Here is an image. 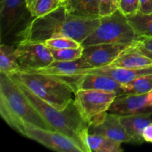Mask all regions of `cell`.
I'll return each instance as SVG.
<instances>
[{
  "mask_svg": "<svg viewBox=\"0 0 152 152\" xmlns=\"http://www.w3.org/2000/svg\"><path fill=\"white\" fill-rule=\"evenodd\" d=\"M100 16H79L68 13L64 4L51 13L34 18L19 32L21 42H44L50 38L67 37L83 42L99 26Z\"/></svg>",
  "mask_w": 152,
  "mask_h": 152,
  "instance_id": "cell-1",
  "label": "cell"
},
{
  "mask_svg": "<svg viewBox=\"0 0 152 152\" xmlns=\"http://www.w3.org/2000/svg\"><path fill=\"white\" fill-rule=\"evenodd\" d=\"M0 114L11 129L24 136L25 126L31 124L54 130L28 101L16 82L0 73Z\"/></svg>",
  "mask_w": 152,
  "mask_h": 152,
  "instance_id": "cell-2",
  "label": "cell"
},
{
  "mask_svg": "<svg viewBox=\"0 0 152 152\" xmlns=\"http://www.w3.org/2000/svg\"><path fill=\"white\" fill-rule=\"evenodd\" d=\"M14 81L31 105L55 131L74 139L85 149L83 138L88 131V124L82 118L74 101L65 109L61 111L37 96L23 84Z\"/></svg>",
  "mask_w": 152,
  "mask_h": 152,
  "instance_id": "cell-3",
  "label": "cell"
},
{
  "mask_svg": "<svg viewBox=\"0 0 152 152\" xmlns=\"http://www.w3.org/2000/svg\"><path fill=\"white\" fill-rule=\"evenodd\" d=\"M22 83L37 96L59 110H64L74 101V86L69 81L56 76L34 71H19L9 75Z\"/></svg>",
  "mask_w": 152,
  "mask_h": 152,
  "instance_id": "cell-4",
  "label": "cell"
},
{
  "mask_svg": "<svg viewBox=\"0 0 152 152\" xmlns=\"http://www.w3.org/2000/svg\"><path fill=\"white\" fill-rule=\"evenodd\" d=\"M129 20L120 10L101 17L99 26L83 42V48L97 44L132 45L137 39Z\"/></svg>",
  "mask_w": 152,
  "mask_h": 152,
  "instance_id": "cell-5",
  "label": "cell"
},
{
  "mask_svg": "<svg viewBox=\"0 0 152 152\" xmlns=\"http://www.w3.org/2000/svg\"><path fill=\"white\" fill-rule=\"evenodd\" d=\"M117 95L114 92L78 89L74 92V102L82 118L90 125L108 112Z\"/></svg>",
  "mask_w": 152,
  "mask_h": 152,
  "instance_id": "cell-6",
  "label": "cell"
},
{
  "mask_svg": "<svg viewBox=\"0 0 152 152\" xmlns=\"http://www.w3.org/2000/svg\"><path fill=\"white\" fill-rule=\"evenodd\" d=\"M24 137L33 140L49 149L59 152H86L77 141L61 132L27 124Z\"/></svg>",
  "mask_w": 152,
  "mask_h": 152,
  "instance_id": "cell-7",
  "label": "cell"
},
{
  "mask_svg": "<svg viewBox=\"0 0 152 152\" xmlns=\"http://www.w3.org/2000/svg\"><path fill=\"white\" fill-rule=\"evenodd\" d=\"M16 52L19 71H37L46 68L54 61L50 48L44 42L19 41Z\"/></svg>",
  "mask_w": 152,
  "mask_h": 152,
  "instance_id": "cell-8",
  "label": "cell"
},
{
  "mask_svg": "<svg viewBox=\"0 0 152 152\" xmlns=\"http://www.w3.org/2000/svg\"><path fill=\"white\" fill-rule=\"evenodd\" d=\"M108 112L119 116L152 112V92L145 94L124 93L117 95Z\"/></svg>",
  "mask_w": 152,
  "mask_h": 152,
  "instance_id": "cell-9",
  "label": "cell"
},
{
  "mask_svg": "<svg viewBox=\"0 0 152 152\" xmlns=\"http://www.w3.org/2000/svg\"><path fill=\"white\" fill-rule=\"evenodd\" d=\"M130 45L107 43L92 45L83 48L82 57L92 68L107 66L112 63Z\"/></svg>",
  "mask_w": 152,
  "mask_h": 152,
  "instance_id": "cell-10",
  "label": "cell"
},
{
  "mask_svg": "<svg viewBox=\"0 0 152 152\" xmlns=\"http://www.w3.org/2000/svg\"><path fill=\"white\" fill-rule=\"evenodd\" d=\"M119 117L108 111L88 125V133L104 136L121 143H132V138L122 126Z\"/></svg>",
  "mask_w": 152,
  "mask_h": 152,
  "instance_id": "cell-11",
  "label": "cell"
},
{
  "mask_svg": "<svg viewBox=\"0 0 152 152\" xmlns=\"http://www.w3.org/2000/svg\"><path fill=\"white\" fill-rule=\"evenodd\" d=\"M27 9L25 0H3L0 2V25L1 37L8 35L24 19Z\"/></svg>",
  "mask_w": 152,
  "mask_h": 152,
  "instance_id": "cell-12",
  "label": "cell"
},
{
  "mask_svg": "<svg viewBox=\"0 0 152 152\" xmlns=\"http://www.w3.org/2000/svg\"><path fill=\"white\" fill-rule=\"evenodd\" d=\"M74 90L92 89L103 91L114 92L118 94L126 93L123 85L108 76L99 74H86L74 77L71 80Z\"/></svg>",
  "mask_w": 152,
  "mask_h": 152,
  "instance_id": "cell-13",
  "label": "cell"
},
{
  "mask_svg": "<svg viewBox=\"0 0 152 152\" xmlns=\"http://www.w3.org/2000/svg\"><path fill=\"white\" fill-rule=\"evenodd\" d=\"M90 68H92L91 66L83 57H81L74 61H53L46 68L32 71L62 77L71 83V80L74 77H79L83 71Z\"/></svg>",
  "mask_w": 152,
  "mask_h": 152,
  "instance_id": "cell-14",
  "label": "cell"
},
{
  "mask_svg": "<svg viewBox=\"0 0 152 152\" xmlns=\"http://www.w3.org/2000/svg\"><path fill=\"white\" fill-rule=\"evenodd\" d=\"M151 73L152 66L143 68H138V69L122 68V67L104 66L100 67V68H90V69L86 70L82 73L81 75L86 74H103V75L110 77L118 83L124 85L134 81L142 76L151 74Z\"/></svg>",
  "mask_w": 152,
  "mask_h": 152,
  "instance_id": "cell-15",
  "label": "cell"
},
{
  "mask_svg": "<svg viewBox=\"0 0 152 152\" xmlns=\"http://www.w3.org/2000/svg\"><path fill=\"white\" fill-rule=\"evenodd\" d=\"M122 126L131 137L133 144H141L144 142L142 132L148 124L152 123V112L132 115L120 116Z\"/></svg>",
  "mask_w": 152,
  "mask_h": 152,
  "instance_id": "cell-16",
  "label": "cell"
},
{
  "mask_svg": "<svg viewBox=\"0 0 152 152\" xmlns=\"http://www.w3.org/2000/svg\"><path fill=\"white\" fill-rule=\"evenodd\" d=\"M107 66L138 69L152 66V60L138 51L133 44L123 52L112 63Z\"/></svg>",
  "mask_w": 152,
  "mask_h": 152,
  "instance_id": "cell-17",
  "label": "cell"
},
{
  "mask_svg": "<svg viewBox=\"0 0 152 152\" xmlns=\"http://www.w3.org/2000/svg\"><path fill=\"white\" fill-rule=\"evenodd\" d=\"M83 143L86 152H120L123 149L121 142L104 136L88 133L85 134Z\"/></svg>",
  "mask_w": 152,
  "mask_h": 152,
  "instance_id": "cell-18",
  "label": "cell"
},
{
  "mask_svg": "<svg viewBox=\"0 0 152 152\" xmlns=\"http://www.w3.org/2000/svg\"><path fill=\"white\" fill-rule=\"evenodd\" d=\"M63 4L69 14L79 16H99L98 0H68Z\"/></svg>",
  "mask_w": 152,
  "mask_h": 152,
  "instance_id": "cell-19",
  "label": "cell"
},
{
  "mask_svg": "<svg viewBox=\"0 0 152 152\" xmlns=\"http://www.w3.org/2000/svg\"><path fill=\"white\" fill-rule=\"evenodd\" d=\"M20 70L16 48L1 44L0 46V73L11 75Z\"/></svg>",
  "mask_w": 152,
  "mask_h": 152,
  "instance_id": "cell-20",
  "label": "cell"
},
{
  "mask_svg": "<svg viewBox=\"0 0 152 152\" xmlns=\"http://www.w3.org/2000/svg\"><path fill=\"white\" fill-rule=\"evenodd\" d=\"M126 16L137 37H152V13H142L138 11Z\"/></svg>",
  "mask_w": 152,
  "mask_h": 152,
  "instance_id": "cell-21",
  "label": "cell"
},
{
  "mask_svg": "<svg viewBox=\"0 0 152 152\" xmlns=\"http://www.w3.org/2000/svg\"><path fill=\"white\" fill-rule=\"evenodd\" d=\"M25 3L29 13L34 18L48 14L62 4L59 0H25Z\"/></svg>",
  "mask_w": 152,
  "mask_h": 152,
  "instance_id": "cell-22",
  "label": "cell"
},
{
  "mask_svg": "<svg viewBox=\"0 0 152 152\" xmlns=\"http://www.w3.org/2000/svg\"><path fill=\"white\" fill-rule=\"evenodd\" d=\"M126 93L145 94L152 91V73L142 76L134 81L123 85Z\"/></svg>",
  "mask_w": 152,
  "mask_h": 152,
  "instance_id": "cell-23",
  "label": "cell"
},
{
  "mask_svg": "<svg viewBox=\"0 0 152 152\" xmlns=\"http://www.w3.org/2000/svg\"><path fill=\"white\" fill-rule=\"evenodd\" d=\"M50 50L54 61L67 62V61H74L80 59L83 56V47L81 46L79 48L65 49L50 48Z\"/></svg>",
  "mask_w": 152,
  "mask_h": 152,
  "instance_id": "cell-24",
  "label": "cell"
},
{
  "mask_svg": "<svg viewBox=\"0 0 152 152\" xmlns=\"http://www.w3.org/2000/svg\"><path fill=\"white\" fill-rule=\"evenodd\" d=\"M45 44L49 48L53 49H65L74 48L81 47L82 45L77 40L67 37H59L50 38L44 42Z\"/></svg>",
  "mask_w": 152,
  "mask_h": 152,
  "instance_id": "cell-25",
  "label": "cell"
},
{
  "mask_svg": "<svg viewBox=\"0 0 152 152\" xmlns=\"http://www.w3.org/2000/svg\"><path fill=\"white\" fill-rule=\"evenodd\" d=\"M100 17L114 14L119 10V0H98Z\"/></svg>",
  "mask_w": 152,
  "mask_h": 152,
  "instance_id": "cell-26",
  "label": "cell"
},
{
  "mask_svg": "<svg viewBox=\"0 0 152 152\" xmlns=\"http://www.w3.org/2000/svg\"><path fill=\"white\" fill-rule=\"evenodd\" d=\"M139 8L140 0H119V10L125 16L136 13Z\"/></svg>",
  "mask_w": 152,
  "mask_h": 152,
  "instance_id": "cell-27",
  "label": "cell"
},
{
  "mask_svg": "<svg viewBox=\"0 0 152 152\" xmlns=\"http://www.w3.org/2000/svg\"><path fill=\"white\" fill-rule=\"evenodd\" d=\"M139 11L142 13H152V0H140Z\"/></svg>",
  "mask_w": 152,
  "mask_h": 152,
  "instance_id": "cell-28",
  "label": "cell"
},
{
  "mask_svg": "<svg viewBox=\"0 0 152 152\" xmlns=\"http://www.w3.org/2000/svg\"><path fill=\"white\" fill-rule=\"evenodd\" d=\"M135 42L152 51V37H138Z\"/></svg>",
  "mask_w": 152,
  "mask_h": 152,
  "instance_id": "cell-29",
  "label": "cell"
},
{
  "mask_svg": "<svg viewBox=\"0 0 152 152\" xmlns=\"http://www.w3.org/2000/svg\"><path fill=\"white\" fill-rule=\"evenodd\" d=\"M142 138L144 142L152 143V123L148 124L142 132Z\"/></svg>",
  "mask_w": 152,
  "mask_h": 152,
  "instance_id": "cell-30",
  "label": "cell"
},
{
  "mask_svg": "<svg viewBox=\"0 0 152 152\" xmlns=\"http://www.w3.org/2000/svg\"><path fill=\"white\" fill-rule=\"evenodd\" d=\"M59 2L61 3V4H65V2H67V1H68V0H59Z\"/></svg>",
  "mask_w": 152,
  "mask_h": 152,
  "instance_id": "cell-31",
  "label": "cell"
},
{
  "mask_svg": "<svg viewBox=\"0 0 152 152\" xmlns=\"http://www.w3.org/2000/svg\"><path fill=\"white\" fill-rule=\"evenodd\" d=\"M1 1H3V0H0V2H1Z\"/></svg>",
  "mask_w": 152,
  "mask_h": 152,
  "instance_id": "cell-32",
  "label": "cell"
}]
</instances>
